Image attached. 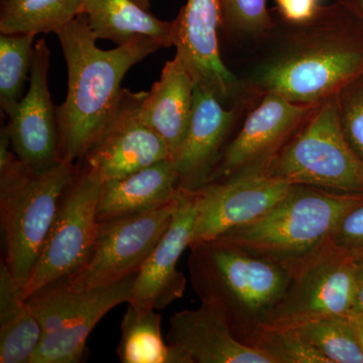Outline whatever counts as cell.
<instances>
[{
    "label": "cell",
    "mask_w": 363,
    "mask_h": 363,
    "mask_svg": "<svg viewBox=\"0 0 363 363\" xmlns=\"http://www.w3.org/2000/svg\"><path fill=\"white\" fill-rule=\"evenodd\" d=\"M80 14L86 16L97 40L121 45L147 37L162 48L173 45V23L159 20L133 0H82Z\"/></svg>",
    "instance_id": "44dd1931"
},
{
    "label": "cell",
    "mask_w": 363,
    "mask_h": 363,
    "mask_svg": "<svg viewBox=\"0 0 363 363\" xmlns=\"http://www.w3.org/2000/svg\"><path fill=\"white\" fill-rule=\"evenodd\" d=\"M102 182L84 164L62 198L39 259L23 289L28 298L43 286L82 267L96 238Z\"/></svg>",
    "instance_id": "30bf717a"
},
{
    "label": "cell",
    "mask_w": 363,
    "mask_h": 363,
    "mask_svg": "<svg viewBox=\"0 0 363 363\" xmlns=\"http://www.w3.org/2000/svg\"><path fill=\"white\" fill-rule=\"evenodd\" d=\"M11 1V0H2V2Z\"/></svg>",
    "instance_id": "d590c367"
},
{
    "label": "cell",
    "mask_w": 363,
    "mask_h": 363,
    "mask_svg": "<svg viewBox=\"0 0 363 363\" xmlns=\"http://www.w3.org/2000/svg\"><path fill=\"white\" fill-rule=\"evenodd\" d=\"M315 106L264 95L248 112L240 133L224 147L208 183L266 173Z\"/></svg>",
    "instance_id": "7c38bea8"
},
{
    "label": "cell",
    "mask_w": 363,
    "mask_h": 363,
    "mask_svg": "<svg viewBox=\"0 0 363 363\" xmlns=\"http://www.w3.org/2000/svg\"><path fill=\"white\" fill-rule=\"evenodd\" d=\"M189 248V274L198 297L218 309L234 335L247 343L285 295L292 274L226 241Z\"/></svg>",
    "instance_id": "277c9868"
},
{
    "label": "cell",
    "mask_w": 363,
    "mask_h": 363,
    "mask_svg": "<svg viewBox=\"0 0 363 363\" xmlns=\"http://www.w3.org/2000/svg\"><path fill=\"white\" fill-rule=\"evenodd\" d=\"M145 94V91L123 90L101 135L82 160L83 164L102 183L171 160L166 143L143 121L142 105Z\"/></svg>",
    "instance_id": "4fadbf2b"
},
{
    "label": "cell",
    "mask_w": 363,
    "mask_h": 363,
    "mask_svg": "<svg viewBox=\"0 0 363 363\" xmlns=\"http://www.w3.org/2000/svg\"><path fill=\"white\" fill-rule=\"evenodd\" d=\"M50 50L44 39L33 47L30 88L16 105L4 126L11 150L35 171H44L61 162L59 157L57 107L48 86Z\"/></svg>",
    "instance_id": "9a60e30c"
},
{
    "label": "cell",
    "mask_w": 363,
    "mask_h": 363,
    "mask_svg": "<svg viewBox=\"0 0 363 363\" xmlns=\"http://www.w3.org/2000/svg\"><path fill=\"white\" fill-rule=\"evenodd\" d=\"M355 306V259L332 238L292 274L290 285L262 324L295 326Z\"/></svg>",
    "instance_id": "9c48e42d"
},
{
    "label": "cell",
    "mask_w": 363,
    "mask_h": 363,
    "mask_svg": "<svg viewBox=\"0 0 363 363\" xmlns=\"http://www.w3.org/2000/svg\"><path fill=\"white\" fill-rule=\"evenodd\" d=\"M264 174L291 185L363 195V161L344 138L336 94L313 108Z\"/></svg>",
    "instance_id": "8992f818"
},
{
    "label": "cell",
    "mask_w": 363,
    "mask_h": 363,
    "mask_svg": "<svg viewBox=\"0 0 363 363\" xmlns=\"http://www.w3.org/2000/svg\"><path fill=\"white\" fill-rule=\"evenodd\" d=\"M55 33L68 69L66 100L57 107L59 157L82 162L116 111L125 74L162 47L150 38L138 37L116 49H99L84 14Z\"/></svg>",
    "instance_id": "7a4b0ae2"
},
{
    "label": "cell",
    "mask_w": 363,
    "mask_h": 363,
    "mask_svg": "<svg viewBox=\"0 0 363 363\" xmlns=\"http://www.w3.org/2000/svg\"><path fill=\"white\" fill-rule=\"evenodd\" d=\"M177 203L178 196L149 211L98 222L88 259L79 271L67 277L69 289L92 290L140 272L171 225Z\"/></svg>",
    "instance_id": "ba28073f"
},
{
    "label": "cell",
    "mask_w": 363,
    "mask_h": 363,
    "mask_svg": "<svg viewBox=\"0 0 363 363\" xmlns=\"http://www.w3.org/2000/svg\"><path fill=\"white\" fill-rule=\"evenodd\" d=\"M355 259V306L353 312H363V257Z\"/></svg>",
    "instance_id": "1f68e13d"
},
{
    "label": "cell",
    "mask_w": 363,
    "mask_h": 363,
    "mask_svg": "<svg viewBox=\"0 0 363 363\" xmlns=\"http://www.w3.org/2000/svg\"><path fill=\"white\" fill-rule=\"evenodd\" d=\"M167 342L190 363H272L262 351L236 337L225 316L206 303L174 314Z\"/></svg>",
    "instance_id": "ac0fdd59"
},
{
    "label": "cell",
    "mask_w": 363,
    "mask_h": 363,
    "mask_svg": "<svg viewBox=\"0 0 363 363\" xmlns=\"http://www.w3.org/2000/svg\"><path fill=\"white\" fill-rule=\"evenodd\" d=\"M294 327L329 363H363V355L348 315H330Z\"/></svg>",
    "instance_id": "d4e9b609"
},
{
    "label": "cell",
    "mask_w": 363,
    "mask_h": 363,
    "mask_svg": "<svg viewBox=\"0 0 363 363\" xmlns=\"http://www.w3.org/2000/svg\"><path fill=\"white\" fill-rule=\"evenodd\" d=\"M291 186L260 174L211 182L193 190L197 218L190 247L216 240L227 231L259 218L288 193Z\"/></svg>",
    "instance_id": "5bb4252c"
},
{
    "label": "cell",
    "mask_w": 363,
    "mask_h": 363,
    "mask_svg": "<svg viewBox=\"0 0 363 363\" xmlns=\"http://www.w3.org/2000/svg\"><path fill=\"white\" fill-rule=\"evenodd\" d=\"M35 33L0 35V105L6 116L21 101L32 68Z\"/></svg>",
    "instance_id": "484cf974"
},
{
    "label": "cell",
    "mask_w": 363,
    "mask_h": 363,
    "mask_svg": "<svg viewBox=\"0 0 363 363\" xmlns=\"http://www.w3.org/2000/svg\"><path fill=\"white\" fill-rule=\"evenodd\" d=\"M332 240L353 257H363V203L345 215Z\"/></svg>",
    "instance_id": "f546056e"
},
{
    "label": "cell",
    "mask_w": 363,
    "mask_h": 363,
    "mask_svg": "<svg viewBox=\"0 0 363 363\" xmlns=\"http://www.w3.org/2000/svg\"><path fill=\"white\" fill-rule=\"evenodd\" d=\"M180 192V180L171 160L157 162L102 183L97 221L111 220L149 211L174 201Z\"/></svg>",
    "instance_id": "d6986e66"
},
{
    "label": "cell",
    "mask_w": 363,
    "mask_h": 363,
    "mask_svg": "<svg viewBox=\"0 0 363 363\" xmlns=\"http://www.w3.org/2000/svg\"><path fill=\"white\" fill-rule=\"evenodd\" d=\"M42 327L6 264L0 269V362L30 363Z\"/></svg>",
    "instance_id": "7402d4cb"
},
{
    "label": "cell",
    "mask_w": 363,
    "mask_h": 363,
    "mask_svg": "<svg viewBox=\"0 0 363 363\" xmlns=\"http://www.w3.org/2000/svg\"><path fill=\"white\" fill-rule=\"evenodd\" d=\"M279 18L290 23H300L311 18L318 9L319 0H276Z\"/></svg>",
    "instance_id": "4dcf8cb0"
},
{
    "label": "cell",
    "mask_w": 363,
    "mask_h": 363,
    "mask_svg": "<svg viewBox=\"0 0 363 363\" xmlns=\"http://www.w3.org/2000/svg\"><path fill=\"white\" fill-rule=\"evenodd\" d=\"M259 48L241 78L257 101L274 94L296 104H320L363 73V21L336 0L300 23L274 18Z\"/></svg>",
    "instance_id": "6da1fadb"
},
{
    "label": "cell",
    "mask_w": 363,
    "mask_h": 363,
    "mask_svg": "<svg viewBox=\"0 0 363 363\" xmlns=\"http://www.w3.org/2000/svg\"><path fill=\"white\" fill-rule=\"evenodd\" d=\"M338 1L348 7L363 21V0H338Z\"/></svg>",
    "instance_id": "836d02e7"
},
{
    "label": "cell",
    "mask_w": 363,
    "mask_h": 363,
    "mask_svg": "<svg viewBox=\"0 0 363 363\" xmlns=\"http://www.w3.org/2000/svg\"><path fill=\"white\" fill-rule=\"evenodd\" d=\"M80 164L61 161L35 171L11 150L0 133V221L4 262L16 285L25 289L39 259L67 189Z\"/></svg>",
    "instance_id": "3957f363"
},
{
    "label": "cell",
    "mask_w": 363,
    "mask_h": 363,
    "mask_svg": "<svg viewBox=\"0 0 363 363\" xmlns=\"http://www.w3.org/2000/svg\"><path fill=\"white\" fill-rule=\"evenodd\" d=\"M133 1L136 2L138 6H142L143 9H147L149 11L150 9V0H133Z\"/></svg>",
    "instance_id": "e575fe53"
},
{
    "label": "cell",
    "mask_w": 363,
    "mask_h": 363,
    "mask_svg": "<svg viewBox=\"0 0 363 363\" xmlns=\"http://www.w3.org/2000/svg\"><path fill=\"white\" fill-rule=\"evenodd\" d=\"M247 344L267 354L272 363H329L291 326L262 324Z\"/></svg>",
    "instance_id": "83f0119b"
},
{
    "label": "cell",
    "mask_w": 363,
    "mask_h": 363,
    "mask_svg": "<svg viewBox=\"0 0 363 363\" xmlns=\"http://www.w3.org/2000/svg\"><path fill=\"white\" fill-rule=\"evenodd\" d=\"M336 97L344 138L363 161V73L341 88Z\"/></svg>",
    "instance_id": "f1b7e54d"
},
{
    "label": "cell",
    "mask_w": 363,
    "mask_h": 363,
    "mask_svg": "<svg viewBox=\"0 0 363 363\" xmlns=\"http://www.w3.org/2000/svg\"><path fill=\"white\" fill-rule=\"evenodd\" d=\"M353 329H354L355 335H357L358 344L362 350L363 355V312H351L348 314Z\"/></svg>",
    "instance_id": "d6a6232c"
},
{
    "label": "cell",
    "mask_w": 363,
    "mask_h": 363,
    "mask_svg": "<svg viewBox=\"0 0 363 363\" xmlns=\"http://www.w3.org/2000/svg\"><path fill=\"white\" fill-rule=\"evenodd\" d=\"M363 195L292 185L266 213L222 234L226 241L284 267L291 274L327 242Z\"/></svg>",
    "instance_id": "5b68a950"
},
{
    "label": "cell",
    "mask_w": 363,
    "mask_h": 363,
    "mask_svg": "<svg viewBox=\"0 0 363 363\" xmlns=\"http://www.w3.org/2000/svg\"><path fill=\"white\" fill-rule=\"evenodd\" d=\"M138 274L87 291L71 290L63 278L30 294L26 300L42 327L43 337L30 363L80 362L98 322L116 306L130 302Z\"/></svg>",
    "instance_id": "52a82bcc"
},
{
    "label": "cell",
    "mask_w": 363,
    "mask_h": 363,
    "mask_svg": "<svg viewBox=\"0 0 363 363\" xmlns=\"http://www.w3.org/2000/svg\"><path fill=\"white\" fill-rule=\"evenodd\" d=\"M243 109L226 108L211 92L195 86L187 133L171 159L180 180V190H196L208 183Z\"/></svg>",
    "instance_id": "e0dca14e"
},
{
    "label": "cell",
    "mask_w": 363,
    "mask_h": 363,
    "mask_svg": "<svg viewBox=\"0 0 363 363\" xmlns=\"http://www.w3.org/2000/svg\"><path fill=\"white\" fill-rule=\"evenodd\" d=\"M162 315L138 311L128 304L121 322L116 353L123 363H190L187 357L162 338Z\"/></svg>",
    "instance_id": "603a6c76"
},
{
    "label": "cell",
    "mask_w": 363,
    "mask_h": 363,
    "mask_svg": "<svg viewBox=\"0 0 363 363\" xmlns=\"http://www.w3.org/2000/svg\"><path fill=\"white\" fill-rule=\"evenodd\" d=\"M267 0H219L220 30L231 42L259 47L271 33L274 18Z\"/></svg>",
    "instance_id": "4316f807"
},
{
    "label": "cell",
    "mask_w": 363,
    "mask_h": 363,
    "mask_svg": "<svg viewBox=\"0 0 363 363\" xmlns=\"http://www.w3.org/2000/svg\"><path fill=\"white\" fill-rule=\"evenodd\" d=\"M82 0H11L2 2L0 33H56L80 14Z\"/></svg>",
    "instance_id": "cb8c5ba5"
},
{
    "label": "cell",
    "mask_w": 363,
    "mask_h": 363,
    "mask_svg": "<svg viewBox=\"0 0 363 363\" xmlns=\"http://www.w3.org/2000/svg\"><path fill=\"white\" fill-rule=\"evenodd\" d=\"M196 218L194 191L180 190L171 225L138 272L128 304L138 311H161L183 297L187 279L177 264L190 247Z\"/></svg>",
    "instance_id": "2e32d148"
},
{
    "label": "cell",
    "mask_w": 363,
    "mask_h": 363,
    "mask_svg": "<svg viewBox=\"0 0 363 363\" xmlns=\"http://www.w3.org/2000/svg\"><path fill=\"white\" fill-rule=\"evenodd\" d=\"M194 89V81L175 57L164 64L161 77L143 99V121L166 143L171 159L187 133Z\"/></svg>",
    "instance_id": "ffe728a7"
},
{
    "label": "cell",
    "mask_w": 363,
    "mask_h": 363,
    "mask_svg": "<svg viewBox=\"0 0 363 363\" xmlns=\"http://www.w3.org/2000/svg\"><path fill=\"white\" fill-rule=\"evenodd\" d=\"M173 23L176 58L196 87L209 91L224 105L247 108L257 104L242 79L227 68L219 52V0H187Z\"/></svg>",
    "instance_id": "8fae6325"
}]
</instances>
